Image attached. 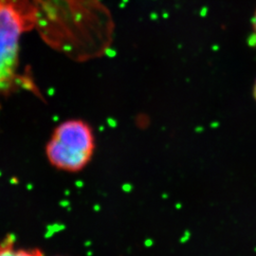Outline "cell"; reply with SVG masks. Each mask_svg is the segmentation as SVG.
<instances>
[{
	"label": "cell",
	"mask_w": 256,
	"mask_h": 256,
	"mask_svg": "<svg viewBox=\"0 0 256 256\" xmlns=\"http://www.w3.org/2000/svg\"><path fill=\"white\" fill-rule=\"evenodd\" d=\"M0 256H44L39 248H18L12 236H7L0 241Z\"/></svg>",
	"instance_id": "obj_3"
},
{
	"label": "cell",
	"mask_w": 256,
	"mask_h": 256,
	"mask_svg": "<svg viewBox=\"0 0 256 256\" xmlns=\"http://www.w3.org/2000/svg\"><path fill=\"white\" fill-rule=\"evenodd\" d=\"M254 98H256V84H254Z\"/></svg>",
	"instance_id": "obj_5"
},
{
	"label": "cell",
	"mask_w": 256,
	"mask_h": 256,
	"mask_svg": "<svg viewBox=\"0 0 256 256\" xmlns=\"http://www.w3.org/2000/svg\"><path fill=\"white\" fill-rule=\"evenodd\" d=\"M36 0H0V92L18 78L20 37L38 24Z\"/></svg>",
	"instance_id": "obj_1"
},
{
	"label": "cell",
	"mask_w": 256,
	"mask_h": 256,
	"mask_svg": "<svg viewBox=\"0 0 256 256\" xmlns=\"http://www.w3.org/2000/svg\"><path fill=\"white\" fill-rule=\"evenodd\" d=\"M95 146L90 124L82 120H68L54 130L46 146V158L58 170L78 173L92 162Z\"/></svg>",
	"instance_id": "obj_2"
},
{
	"label": "cell",
	"mask_w": 256,
	"mask_h": 256,
	"mask_svg": "<svg viewBox=\"0 0 256 256\" xmlns=\"http://www.w3.org/2000/svg\"><path fill=\"white\" fill-rule=\"evenodd\" d=\"M252 30L254 34V36L256 38V10L254 12V20H252Z\"/></svg>",
	"instance_id": "obj_4"
}]
</instances>
